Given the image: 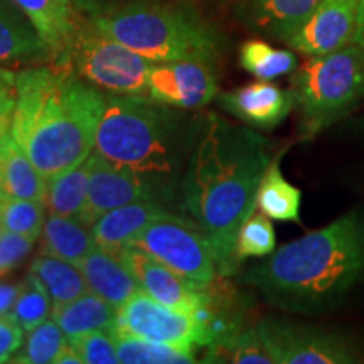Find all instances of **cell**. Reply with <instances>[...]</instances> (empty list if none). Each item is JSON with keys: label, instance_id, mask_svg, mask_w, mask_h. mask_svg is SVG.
Instances as JSON below:
<instances>
[{"label": "cell", "instance_id": "27", "mask_svg": "<svg viewBox=\"0 0 364 364\" xmlns=\"http://www.w3.org/2000/svg\"><path fill=\"white\" fill-rule=\"evenodd\" d=\"M204 363L275 364L258 334L257 326H241L230 336L209 346Z\"/></svg>", "mask_w": 364, "mask_h": 364}, {"label": "cell", "instance_id": "20", "mask_svg": "<svg viewBox=\"0 0 364 364\" xmlns=\"http://www.w3.org/2000/svg\"><path fill=\"white\" fill-rule=\"evenodd\" d=\"M0 196L46 204L48 179L36 169L12 134L0 144Z\"/></svg>", "mask_w": 364, "mask_h": 364}, {"label": "cell", "instance_id": "24", "mask_svg": "<svg viewBox=\"0 0 364 364\" xmlns=\"http://www.w3.org/2000/svg\"><path fill=\"white\" fill-rule=\"evenodd\" d=\"M280 156L282 154H277L272 159L270 166L262 177L257 193V208L270 220L300 223L302 193L285 179L280 169Z\"/></svg>", "mask_w": 364, "mask_h": 364}, {"label": "cell", "instance_id": "28", "mask_svg": "<svg viewBox=\"0 0 364 364\" xmlns=\"http://www.w3.org/2000/svg\"><path fill=\"white\" fill-rule=\"evenodd\" d=\"M115 336L118 361L124 364H191L196 363V353L177 346L156 343L129 334Z\"/></svg>", "mask_w": 364, "mask_h": 364}, {"label": "cell", "instance_id": "40", "mask_svg": "<svg viewBox=\"0 0 364 364\" xmlns=\"http://www.w3.org/2000/svg\"><path fill=\"white\" fill-rule=\"evenodd\" d=\"M354 44L364 49V0H358V29L354 36Z\"/></svg>", "mask_w": 364, "mask_h": 364}, {"label": "cell", "instance_id": "29", "mask_svg": "<svg viewBox=\"0 0 364 364\" xmlns=\"http://www.w3.org/2000/svg\"><path fill=\"white\" fill-rule=\"evenodd\" d=\"M240 65L258 80H275L297 70V56L287 49H275L265 41H247L240 49Z\"/></svg>", "mask_w": 364, "mask_h": 364}, {"label": "cell", "instance_id": "22", "mask_svg": "<svg viewBox=\"0 0 364 364\" xmlns=\"http://www.w3.org/2000/svg\"><path fill=\"white\" fill-rule=\"evenodd\" d=\"M97 248L91 225L78 216L51 215L43 226V255L61 258L75 265Z\"/></svg>", "mask_w": 364, "mask_h": 364}, {"label": "cell", "instance_id": "33", "mask_svg": "<svg viewBox=\"0 0 364 364\" xmlns=\"http://www.w3.org/2000/svg\"><path fill=\"white\" fill-rule=\"evenodd\" d=\"M277 238L270 218L263 213H253L241 226L236 238V260L241 263L252 257H268L275 252Z\"/></svg>", "mask_w": 364, "mask_h": 364}, {"label": "cell", "instance_id": "34", "mask_svg": "<svg viewBox=\"0 0 364 364\" xmlns=\"http://www.w3.org/2000/svg\"><path fill=\"white\" fill-rule=\"evenodd\" d=\"M85 364H117L118 353L112 331H95L68 339Z\"/></svg>", "mask_w": 364, "mask_h": 364}, {"label": "cell", "instance_id": "39", "mask_svg": "<svg viewBox=\"0 0 364 364\" xmlns=\"http://www.w3.org/2000/svg\"><path fill=\"white\" fill-rule=\"evenodd\" d=\"M14 108L16 107H0V144L4 142V139H6L9 134H11Z\"/></svg>", "mask_w": 364, "mask_h": 364}, {"label": "cell", "instance_id": "16", "mask_svg": "<svg viewBox=\"0 0 364 364\" xmlns=\"http://www.w3.org/2000/svg\"><path fill=\"white\" fill-rule=\"evenodd\" d=\"M172 213L174 211H169V204L159 199L125 204L100 216L91 225V233L97 247L120 255L130 247L140 231Z\"/></svg>", "mask_w": 364, "mask_h": 364}, {"label": "cell", "instance_id": "31", "mask_svg": "<svg viewBox=\"0 0 364 364\" xmlns=\"http://www.w3.org/2000/svg\"><path fill=\"white\" fill-rule=\"evenodd\" d=\"M44 203L0 196V230L38 240L43 235Z\"/></svg>", "mask_w": 364, "mask_h": 364}, {"label": "cell", "instance_id": "10", "mask_svg": "<svg viewBox=\"0 0 364 364\" xmlns=\"http://www.w3.org/2000/svg\"><path fill=\"white\" fill-rule=\"evenodd\" d=\"M112 332L177 346L194 353L198 348H208L209 344L206 327L196 314L174 311L149 297L142 290L118 309Z\"/></svg>", "mask_w": 364, "mask_h": 364}, {"label": "cell", "instance_id": "38", "mask_svg": "<svg viewBox=\"0 0 364 364\" xmlns=\"http://www.w3.org/2000/svg\"><path fill=\"white\" fill-rule=\"evenodd\" d=\"M56 364H85V363L83 359H81L80 353L76 351V349L73 348V344H70V341H68V344L61 349V353L58 354Z\"/></svg>", "mask_w": 364, "mask_h": 364}, {"label": "cell", "instance_id": "5", "mask_svg": "<svg viewBox=\"0 0 364 364\" xmlns=\"http://www.w3.org/2000/svg\"><path fill=\"white\" fill-rule=\"evenodd\" d=\"M90 22L154 63L188 59L216 63V36L198 17L181 9L135 2L95 14Z\"/></svg>", "mask_w": 364, "mask_h": 364}, {"label": "cell", "instance_id": "30", "mask_svg": "<svg viewBox=\"0 0 364 364\" xmlns=\"http://www.w3.org/2000/svg\"><path fill=\"white\" fill-rule=\"evenodd\" d=\"M65 332L61 327L58 326V322L54 321H44L43 324L36 327L29 332L27 341L22 348L19 349L11 363H19V364H48V363H56L58 354L61 353V349L68 344V339L65 338Z\"/></svg>", "mask_w": 364, "mask_h": 364}, {"label": "cell", "instance_id": "35", "mask_svg": "<svg viewBox=\"0 0 364 364\" xmlns=\"http://www.w3.org/2000/svg\"><path fill=\"white\" fill-rule=\"evenodd\" d=\"M34 240L0 230V277L12 272L33 250Z\"/></svg>", "mask_w": 364, "mask_h": 364}, {"label": "cell", "instance_id": "26", "mask_svg": "<svg viewBox=\"0 0 364 364\" xmlns=\"http://www.w3.org/2000/svg\"><path fill=\"white\" fill-rule=\"evenodd\" d=\"M90 159L83 164L68 169L61 174L48 179V196L46 206L51 215L81 216L86 196H88Z\"/></svg>", "mask_w": 364, "mask_h": 364}, {"label": "cell", "instance_id": "13", "mask_svg": "<svg viewBox=\"0 0 364 364\" xmlns=\"http://www.w3.org/2000/svg\"><path fill=\"white\" fill-rule=\"evenodd\" d=\"M140 290L164 306L198 314L209 300L208 285H196L144 250L129 247L120 253Z\"/></svg>", "mask_w": 364, "mask_h": 364}, {"label": "cell", "instance_id": "23", "mask_svg": "<svg viewBox=\"0 0 364 364\" xmlns=\"http://www.w3.org/2000/svg\"><path fill=\"white\" fill-rule=\"evenodd\" d=\"M117 317L118 307L93 292L81 295L53 312V318L68 339L86 334V332L112 331Z\"/></svg>", "mask_w": 364, "mask_h": 364}, {"label": "cell", "instance_id": "8", "mask_svg": "<svg viewBox=\"0 0 364 364\" xmlns=\"http://www.w3.org/2000/svg\"><path fill=\"white\" fill-rule=\"evenodd\" d=\"M130 247L140 248L196 285L220 277L211 243L198 223L172 213L140 231Z\"/></svg>", "mask_w": 364, "mask_h": 364}, {"label": "cell", "instance_id": "6", "mask_svg": "<svg viewBox=\"0 0 364 364\" xmlns=\"http://www.w3.org/2000/svg\"><path fill=\"white\" fill-rule=\"evenodd\" d=\"M290 91L300 112V135L314 139L364 100V49L351 43L312 56L295 71Z\"/></svg>", "mask_w": 364, "mask_h": 364}, {"label": "cell", "instance_id": "9", "mask_svg": "<svg viewBox=\"0 0 364 364\" xmlns=\"http://www.w3.org/2000/svg\"><path fill=\"white\" fill-rule=\"evenodd\" d=\"M257 329L275 364H353L359 361L356 346L339 332L275 317L262 318Z\"/></svg>", "mask_w": 364, "mask_h": 364}, {"label": "cell", "instance_id": "14", "mask_svg": "<svg viewBox=\"0 0 364 364\" xmlns=\"http://www.w3.org/2000/svg\"><path fill=\"white\" fill-rule=\"evenodd\" d=\"M358 0H321L297 31L285 41L306 56H321L354 43Z\"/></svg>", "mask_w": 364, "mask_h": 364}, {"label": "cell", "instance_id": "3", "mask_svg": "<svg viewBox=\"0 0 364 364\" xmlns=\"http://www.w3.org/2000/svg\"><path fill=\"white\" fill-rule=\"evenodd\" d=\"M364 279V215L351 211L268 255L245 284L270 306L294 314L332 311Z\"/></svg>", "mask_w": 364, "mask_h": 364}, {"label": "cell", "instance_id": "18", "mask_svg": "<svg viewBox=\"0 0 364 364\" xmlns=\"http://www.w3.org/2000/svg\"><path fill=\"white\" fill-rule=\"evenodd\" d=\"M78 267L83 272L90 292L100 295L118 309L140 292L134 273L120 255L97 247L86 255Z\"/></svg>", "mask_w": 364, "mask_h": 364}, {"label": "cell", "instance_id": "37", "mask_svg": "<svg viewBox=\"0 0 364 364\" xmlns=\"http://www.w3.org/2000/svg\"><path fill=\"white\" fill-rule=\"evenodd\" d=\"M21 292V285L0 284V317L12 312L17 295Z\"/></svg>", "mask_w": 364, "mask_h": 364}, {"label": "cell", "instance_id": "17", "mask_svg": "<svg viewBox=\"0 0 364 364\" xmlns=\"http://www.w3.org/2000/svg\"><path fill=\"white\" fill-rule=\"evenodd\" d=\"M38 61H51L38 29L14 0H0V66Z\"/></svg>", "mask_w": 364, "mask_h": 364}, {"label": "cell", "instance_id": "19", "mask_svg": "<svg viewBox=\"0 0 364 364\" xmlns=\"http://www.w3.org/2000/svg\"><path fill=\"white\" fill-rule=\"evenodd\" d=\"M33 22L51 53V63H61L73 43L78 21L71 0H14Z\"/></svg>", "mask_w": 364, "mask_h": 364}, {"label": "cell", "instance_id": "12", "mask_svg": "<svg viewBox=\"0 0 364 364\" xmlns=\"http://www.w3.org/2000/svg\"><path fill=\"white\" fill-rule=\"evenodd\" d=\"M88 159V196H86L85 208L80 216L88 225H93L105 213L125 206V204L147 201V199L162 201L157 189L136 172L117 166L95 150L90 154Z\"/></svg>", "mask_w": 364, "mask_h": 364}, {"label": "cell", "instance_id": "1", "mask_svg": "<svg viewBox=\"0 0 364 364\" xmlns=\"http://www.w3.org/2000/svg\"><path fill=\"white\" fill-rule=\"evenodd\" d=\"M262 134L208 113L201 117L181 181L182 209L211 243L220 277L240 265L236 238L257 209V193L272 159Z\"/></svg>", "mask_w": 364, "mask_h": 364}, {"label": "cell", "instance_id": "11", "mask_svg": "<svg viewBox=\"0 0 364 364\" xmlns=\"http://www.w3.org/2000/svg\"><path fill=\"white\" fill-rule=\"evenodd\" d=\"M215 65L199 59L154 63L149 76V97L184 110L206 107L220 91Z\"/></svg>", "mask_w": 364, "mask_h": 364}, {"label": "cell", "instance_id": "2", "mask_svg": "<svg viewBox=\"0 0 364 364\" xmlns=\"http://www.w3.org/2000/svg\"><path fill=\"white\" fill-rule=\"evenodd\" d=\"M16 91L11 134L46 179L90 157L107 93L66 63L16 73Z\"/></svg>", "mask_w": 364, "mask_h": 364}, {"label": "cell", "instance_id": "15", "mask_svg": "<svg viewBox=\"0 0 364 364\" xmlns=\"http://www.w3.org/2000/svg\"><path fill=\"white\" fill-rule=\"evenodd\" d=\"M228 113L257 130H273L294 110L295 100L290 90H282L270 81L260 80L218 97Z\"/></svg>", "mask_w": 364, "mask_h": 364}, {"label": "cell", "instance_id": "32", "mask_svg": "<svg viewBox=\"0 0 364 364\" xmlns=\"http://www.w3.org/2000/svg\"><path fill=\"white\" fill-rule=\"evenodd\" d=\"M49 314H53L51 297L38 277L29 273L21 284V292L17 295L11 316L19 322L24 332H31L48 321Z\"/></svg>", "mask_w": 364, "mask_h": 364}, {"label": "cell", "instance_id": "21", "mask_svg": "<svg viewBox=\"0 0 364 364\" xmlns=\"http://www.w3.org/2000/svg\"><path fill=\"white\" fill-rule=\"evenodd\" d=\"M321 0H245V17L253 29L287 41Z\"/></svg>", "mask_w": 364, "mask_h": 364}, {"label": "cell", "instance_id": "7", "mask_svg": "<svg viewBox=\"0 0 364 364\" xmlns=\"http://www.w3.org/2000/svg\"><path fill=\"white\" fill-rule=\"evenodd\" d=\"M61 63L108 95H147L154 61L103 34L91 22L78 27Z\"/></svg>", "mask_w": 364, "mask_h": 364}, {"label": "cell", "instance_id": "4", "mask_svg": "<svg viewBox=\"0 0 364 364\" xmlns=\"http://www.w3.org/2000/svg\"><path fill=\"white\" fill-rule=\"evenodd\" d=\"M201 117L147 95H108L95 152L144 177L162 201L181 196V181Z\"/></svg>", "mask_w": 364, "mask_h": 364}, {"label": "cell", "instance_id": "36", "mask_svg": "<svg viewBox=\"0 0 364 364\" xmlns=\"http://www.w3.org/2000/svg\"><path fill=\"white\" fill-rule=\"evenodd\" d=\"M24 329L11 314L0 317V363L11 361L19 349L22 348Z\"/></svg>", "mask_w": 364, "mask_h": 364}, {"label": "cell", "instance_id": "25", "mask_svg": "<svg viewBox=\"0 0 364 364\" xmlns=\"http://www.w3.org/2000/svg\"><path fill=\"white\" fill-rule=\"evenodd\" d=\"M31 273L38 277L51 297L53 312L65 307L81 295L88 294L90 287L86 284L83 272L75 263L61 260V258L43 255L36 258L31 265Z\"/></svg>", "mask_w": 364, "mask_h": 364}]
</instances>
